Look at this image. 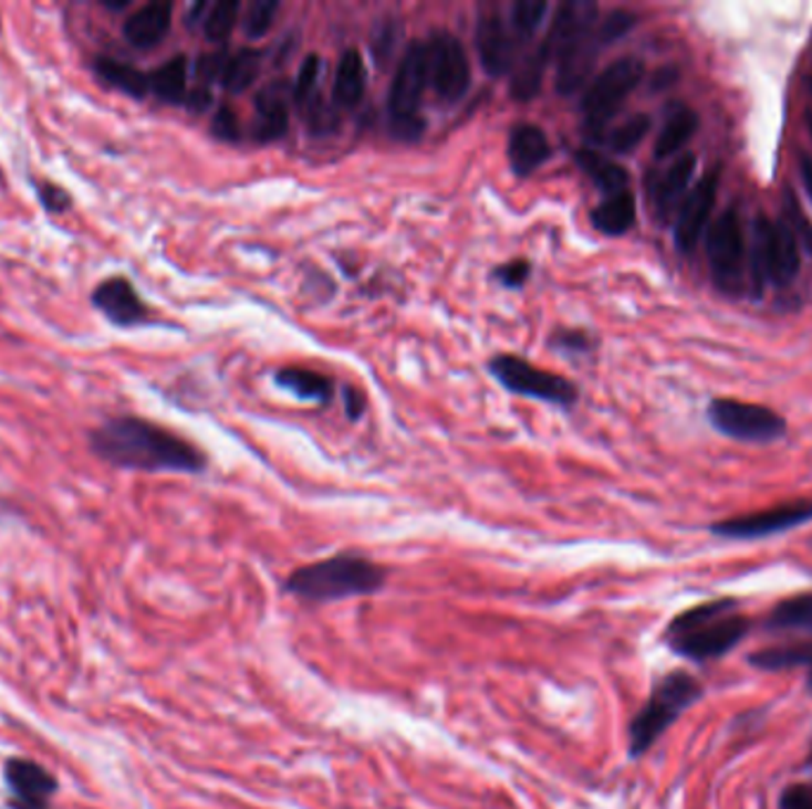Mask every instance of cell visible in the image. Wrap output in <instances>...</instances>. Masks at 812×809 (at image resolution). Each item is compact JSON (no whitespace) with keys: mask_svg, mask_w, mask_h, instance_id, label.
Wrapping results in <instances>:
<instances>
[{"mask_svg":"<svg viewBox=\"0 0 812 809\" xmlns=\"http://www.w3.org/2000/svg\"><path fill=\"white\" fill-rule=\"evenodd\" d=\"M91 449L112 465L145 473H200L207 465L198 446L136 416L105 420L91 432Z\"/></svg>","mask_w":812,"mask_h":809,"instance_id":"obj_1","label":"cell"},{"mask_svg":"<svg viewBox=\"0 0 812 809\" xmlns=\"http://www.w3.org/2000/svg\"><path fill=\"white\" fill-rule=\"evenodd\" d=\"M749 632L751 620L737 612L735 598H716L679 612L663 637L677 655L706 662L737 649Z\"/></svg>","mask_w":812,"mask_h":809,"instance_id":"obj_2","label":"cell"},{"mask_svg":"<svg viewBox=\"0 0 812 809\" xmlns=\"http://www.w3.org/2000/svg\"><path fill=\"white\" fill-rule=\"evenodd\" d=\"M387 572L383 565L360 554H335L292 570L283 589L304 603H337L356 596H373L385 589Z\"/></svg>","mask_w":812,"mask_h":809,"instance_id":"obj_3","label":"cell"},{"mask_svg":"<svg viewBox=\"0 0 812 809\" xmlns=\"http://www.w3.org/2000/svg\"><path fill=\"white\" fill-rule=\"evenodd\" d=\"M704 698V686L689 672H670L658 679L648 701L632 717L627 726V753L632 759L644 757L656 746V740Z\"/></svg>","mask_w":812,"mask_h":809,"instance_id":"obj_4","label":"cell"},{"mask_svg":"<svg viewBox=\"0 0 812 809\" xmlns=\"http://www.w3.org/2000/svg\"><path fill=\"white\" fill-rule=\"evenodd\" d=\"M801 269V245L787 221H770L758 217L753 221V240L749 254V271L753 281V295H762L768 283L777 287H789L799 276Z\"/></svg>","mask_w":812,"mask_h":809,"instance_id":"obj_5","label":"cell"},{"mask_svg":"<svg viewBox=\"0 0 812 809\" xmlns=\"http://www.w3.org/2000/svg\"><path fill=\"white\" fill-rule=\"evenodd\" d=\"M428 84V45L412 43L389 86V134L397 140L412 143L424 136L426 122L418 117V107Z\"/></svg>","mask_w":812,"mask_h":809,"instance_id":"obj_6","label":"cell"},{"mask_svg":"<svg viewBox=\"0 0 812 809\" xmlns=\"http://www.w3.org/2000/svg\"><path fill=\"white\" fill-rule=\"evenodd\" d=\"M644 78V62L621 57L601 72L582 95V115L590 132L598 136Z\"/></svg>","mask_w":812,"mask_h":809,"instance_id":"obj_7","label":"cell"},{"mask_svg":"<svg viewBox=\"0 0 812 809\" xmlns=\"http://www.w3.org/2000/svg\"><path fill=\"white\" fill-rule=\"evenodd\" d=\"M490 374L499 380V385L516 395L556 403V407H573L577 401V387L571 380L532 366L521 356H495L490 361Z\"/></svg>","mask_w":812,"mask_h":809,"instance_id":"obj_8","label":"cell"},{"mask_svg":"<svg viewBox=\"0 0 812 809\" xmlns=\"http://www.w3.org/2000/svg\"><path fill=\"white\" fill-rule=\"evenodd\" d=\"M708 262L712 281L727 295H739L746 276V242L735 209L725 212L708 231Z\"/></svg>","mask_w":812,"mask_h":809,"instance_id":"obj_9","label":"cell"},{"mask_svg":"<svg viewBox=\"0 0 812 809\" xmlns=\"http://www.w3.org/2000/svg\"><path fill=\"white\" fill-rule=\"evenodd\" d=\"M710 423L727 437L741 442H774L787 432L784 418L760 403L716 399L708 407Z\"/></svg>","mask_w":812,"mask_h":809,"instance_id":"obj_10","label":"cell"},{"mask_svg":"<svg viewBox=\"0 0 812 809\" xmlns=\"http://www.w3.org/2000/svg\"><path fill=\"white\" fill-rule=\"evenodd\" d=\"M428 45V78L443 103H459L470 88V62L461 41L449 31H433Z\"/></svg>","mask_w":812,"mask_h":809,"instance_id":"obj_11","label":"cell"},{"mask_svg":"<svg viewBox=\"0 0 812 809\" xmlns=\"http://www.w3.org/2000/svg\"><path fill=\"white\" fill-rule=\"evenodd\" d=\"M812 521V501H791V504L774 506L760 513H749L729 521L716 523L710 529L727 539H760L793 529Z\"/></svg>","mask_w":812,"mask_h":809,"instance_id":"obj_12","label":"cell"},{"mask_svg":"<svg viewBox=\"0 0 812 809\" xmlns=\"http://www.w3.org/2000/svg\"><path fill=\"white\" fill-rule=\"evenodd\" d=\"M718 200V174H708L701 181L689 190L685 202L679 204V214L675 223V245L679 252H694V248L701 240L708 219L712 214V207Z\"/></svg>","mask_w":812,"mask_h":809,"instance_id":"obj_13","label":"cell"},{"mask_svg":"<svg viewBox=\"0 0 812 809\" xmlns=\"http://www.w3.org/2000/svg\"><path fill=\"white\" fill-rule=\"evenodd\" d=\"M91 304L119 328H132L148 321V306H145V302L136 293L134 283L126 281L124 276L105 279L91 293Z\"/></svg>","mask_w":812,"mask_h":809,"instance_id":"obj_14","label":"cell"},{"mask_svg":"<svg viewBox=\"0 0 812 809\" xmlns=\"http://www.w3.org/2000/svg\"><path fill=\"white\" fill-rule=\"evenodd\" d=\"M6 781L14 792V809H48V800L58 790L55 776L24 757H12L6 765Z\"/></svg>","mask_w":812,"mask_h":809,"instance_id":"obj_15","label":"cell"},{"mask_svg":"<svg viewBox=\"0 0 812 809\" xmlns=\"http://www.w3.org/2000/svg\"><path fill=\"white\" fill-rule=\"evenodd\" d=\"M476 48L485 72L490 76H503L513 67L516 43L511 36V29L503 22V18L495 10L480 12V20L476 27Z\"/></svg>","mask_w":812,"mask_h":809,"instance_id":"obj_16","label":"cell"},{"mask_svg":"<svg viewBox=\"0 0 812 809\" xmlns=\"http://www.w3.org/2000/svg\"><path fill=\"white\" fill-rule=\"evenodd\" d=\"M290 98L292 88H288L283 81H275V84H269L257 93V124L252 136L259 143H271L285 136L290 126Z\"/></svg>","mask_w":812,"mask_h":809,"instance_id":"obj_17","label":"cell"},{"mask_svg":"<svg viewBox=\"0 0 812 809\" xmlns=\"http://www.w3.org/2000/svg\"><path fill=\"white\" fill-rule=\"evenodd\" d=\"M171 3H165V0L140 6L124 20L122 34L126 43H132L138 51H150V48L159 45L171 29Z\"/></svg>","mask_w":812,"mask_h":809,"instance_id":"obj_18","label":"cell"},{"mask_svg":"<svg viewBox=\"0 0 812 809\" xmlns=\"http://www.w3.org/2000/svg\"><path fill=\"white\" fill-rule=\"evenodd\" d=\"M551 157V143L540 126L516 124L509 136V161L518 176H530L546 165Z\"/></svg>","mask_w":812,"mask_h":809,"instance_id":"obj_19","label":"cell"},{"mask_svg":"<svg viewBox=\"0 0 812 809\" xmlns=\"http://www.w3.org/2000/svg\"><path fill=\"white\" fill-rule=\"evenodd\" d=\"M694 171H696V155L681 153L656 181L652 190V200H654L656 212L663 219H668L689 196V183L694 178Z\"/></svg>","mask_w":812,"mask_h":809,"instance_id":"obj_20","label":"cell"},{"mask_svg":"<svg viewBox=\"0 0 812 809\" xmlns=\"http://www.w3.org/2000/svg\"><path fill=\"white\" fill-rule=\"evenodd\" d=\"M698 128V115L687 107V105H670L668 107V115H665V122L660 126V134L656 138V157L658 159H665V157H673L677 155L685 145L694 138Z\"/></svg>","mask_w":812,"mask_h":809,"instance_id":"obj_21","label":"cell"},{"mask_svg":"<svg viewBox=\"0 0 812 809\" xmlns=\"http://www.w3.org/2000/svg\"><path fill=\"white\" fill-rule=\"evenodd\" d=\"M766 629L772 634H808L812 637V591L784 598L766 618Z\"/></svg>","mask_w":812,"mask_h":809,"instance_id":"obj_22","label":"cell"},{"mask_svg":"<svg viewBox=\"0 0 812 809\" xmlns=\"http://www.w3.org/2000/svg\"><path fill=\"white\" fill-rule=\"evenodd\" d=\"M366 91V64L364 55L350 48L343 53L335 70V84H333V101L340 107H354L360 105Z\"/></svg>","mask_w":812,"mask_h":809,"instance_id":"obj_23","label":"cell"},{"mask_svg":"<svg viewBox=\"0 0 812 809\" xmlns=\"http://www.w3.org/2000/svg\"><path fill=\"white\" fill-rule=\"evenodd\" d=\"M637 221V202L629 190L608 196L592 209V223L604 235H625Z\"/></svg>","mask_w":812,"mask_h":809,"instance_id":"obj_24","label":"cell"},{"mask_svg":"<svg viewBox=\"0 0 812 809\" xmlns=\"http://www.w3.org/2000/svg\"><path fill=\"white\" fill-rule=\"evenodd\" d=\"M275 385L306 401L329 403L333 399V380L310 368L285 366L281 370H275Z\"/></svg>","mask_w":812,"mask_h":809,"instance_id":"obj_25","label":"cell"},{"mask_svg":"<svg viewBox=\"0 0 812 809\" xmlns=\"http://www.w3.org/2000/svg\"><path fill=\"white\" fill-rule=\"evenodd\" d=\"M150 91L162 103L186 105L188 98V60L186 55H176L169 62L159 64L157 70L148 74Z\"/></svg>","mask_w":812,"mask_h":809,"instance_id":"obj_26","label":"cell"},{"mask_svg":"<svg viewBox=\"0 0 812 809\" xmlns=\"http://www.w3.org/2000/svg\"><path fill=\"white\" fill-rule=\"evenodd\" d=\"M575 161L580 165V169L606 192V196H618V192L627 190L629 174L625 167H621L618 161H613L611 157L601 155L596 150H577Z\"/></svg>","mask_w":812,"mask_h":809,"instance_id":"obj_27","label":"cell"},{"mask_svg":"<svg viewBox=\"0 0 812 809\" xmlns=\"http://www.w3.org/2000/svg\"><path fill=\"white\" fill-rule=\"evenodd\" d=\"M93 67H95V74L101 76L105 84H110L112 88H117L126 95H132V98L136 101H143L145 95L150 93L148 74L136 70L134 64L119 62L115 57H97L93 62Z\"/></svg>","mask_w":812,"mask_h":809,"instance_id":"obj_28","label":"cell"},{"mask_svg":"<svg viewBox=\"0 0 812 809\" xmlns=\"http://www.w3.org/2000/svg\"><path fill=\"white\" fill-rule=\"evenodd\" d=\"M749 662L758 670L777 672V670H789V668H812V641H795L787 645H770L751 653Z\"/></svg>","mask_w":812,"mask_h":809,"instance_id":"obj_29","label":"cell"},{"mask_svg":"<svg viewBox=\"0 0 812 809\" xmlns=\"http://www.w3.org/2000/svg\"><path fill=\"white\" fill-rule=\"evenodd\" d=\"M262 70V53L252 48H240L231 57H226V67L221 74V86L231 93L248 91Z\"/></svg>","mask_w":812,"mask_h":809,"instance_id":"obj_30","label":"cell"},{"mask_svg":"<svg viewBox=\"0 0 812 809\" xmlns=\"http://www.w3.org/2000/svg\"><path fill=\"white\" fill-rule=\"evenodd\" d=\"M551 57V51L549 45L542 41V45L534 51L523 64L521 70H518V74L513 76V84H511V93L516 101H532L534 95L540 93V86H542V76H544V70Z\"/></svg>","mask_w":812,"mask_h":809,"instance_id":"obj_31","label":"cell"},{"mask_svg":"<svg viewBox=\"0 0 812 809\" xmlns=\"http://www.w3.org/2000/svg\"><path fill=\"white\" fill-rule=\"evenodd\" d=\"M652 132V117L648 115H632L621 126H615L608 136V148L618 155L632 153L639 148V143Z\"/></svg>","mask_w":812,"mask_h":809,"instance_id":"obj_32","label":"cell"},{"mask_svg":"<svg viewBox=\"0 0 812 809\" xmlns=\"http://www.w3.org/2000/svg\"><path fill=\"white\" fill-rule=\"evenodd\" d=\"M549 12L544 0H518L511 8V29L518 39H532L538 34Z\"/></svg>","mask_w":812,"mask_h":809,"instance_id":"obj_33","label":"cell"},{"mask_svg":"<svg viewBox=\"0 0 812 809\" xmlns=\"http://www.w3.org/2000/svg\"><path fill=\"white\" fill-rule=\"evenodd\" d=\"M240 18L238 0H219L205 18V36L215 43H221L231 36V31Z\"/></svg>","mask_w":812,"mask_h":809,"instance_id":"obj_34","label":"cell"},{"mask_svg":"<svg viewBox=\"0 0 812 809\" xmlns=\"http://www.w3.org/2000/svg\"><path fill=\"white\" fill-rule=\"evenodd\" d=\"M302 112H304V122H306V128H310V134L331 136V134L337 132L340 115H337L333 105H329L326 101L321 98L319 93L302 107Z\"/></svg>","mask_w":812,"mask_h":809,"instance_id":"obj_35","label":"cell"},{"mask_svg":"<svg viewBox=\"0 0 812 809\" xmlns=\"http://www.w3.org/2000/svg\"><path fill=\"white\" fill-rule=\"evenodd\" d=\"M319 74H321V57L314 55V53L306 55L298 76H295V84H292V101H295V105L300 109L316 95Z\"/></svg>","mask_w":812,"mask_h":809,"instance_id":"obj_36","label":"cell"},{"mask_svg":"<svg viewBox=\"0 0 812 809\" xmlns=\"http://www.w3.org/2000/svg\"><path fill=\"white\" fill-rule=\"evenodd\" d=\"M784 221H787L789 229L793 231L795 240H799V245L805 248L808 252H812V223L805 217L799 200L793 198L791 190L784 192Z\"/></svg>","mask_w":812,"mask_h":809,"instance_id":"obj_37","label":"cell"},{"mask_svg":"<svg viewBox=\"0 0 812 809\" xmlns=\"http://www.w3.org/2000/svg\"><path fill=\"white\" fill-rule=\"evenodd\" d=\"M279 8L281 6L275 0H254L246 14V34L250 39H262L279 14Z\"/></svg>","mask_w":812,"mask_h":809,"instance_id":"obj_38","label":"cell"},{"mask_svg":"<svg viewBox=\"0 0 812 809\" xmlns=\"http://www.w3.org/2000/svg\"><path fill=\"white\" fill-rule=\"evenodd\" d=\"M635 22H637V18L632 12H627V10H613L608 14V18L596 27V41H598V45L604 48V45H608L613 41H618L621 36L627 34V31L632 27H635Z\"/></svg>","mask_w":812,"mask_h":809,"instance_id":"obj_39","label":"cell"},{"mask_svg":"<svg viewBox=\"0 0 812 809\" xmlns=\"http://www.w3.org/2000/svg\"><path fill=\"white\" fill-rule=\"evenodd\" d=\"M37 196L41 200V204L48 209L51 214H64L72 207V196L64 188L48 183V181H39L37 183Z\"/></svg>","mask_w":812,"mask_h":809,"instance_id":"obj_40","label":"cell"},{"mask_svg":"<svg viewBox=\"0 0 812 809\" xmlns=\"http://www.w3.org/2000/svg\"><path fill=\"white\" fill-rule=\"evenodd\" d=\"M212 134H215V138L226 140V143L240 140V122H238V115H236V112L229 105H221L215 112V117H212Z\"/></svg>","mask_w":812,"mask_h":809,"instance_id":"obj_41","label":"cell"},{"mask_svg":"<svg viewBox=\"0 0 812 809\" xmlns=\"http://www.w3.org/2000/svg\"><path fill=\"white\" fill-rule=\"evenodd\" d=\"M530 262L525 259H513L509 264H501L495 271V279L503 285V287H523L525 281L530 279Z\"/></svg>","mask_w":812,"mask_h":809,"instance_id":"obj_42","label":"cell"},{"mask_svg":"<svg viewBox=\"0 0 812 809\" xmlns=\"http://www.w3.org/2000/svg\"><path fill=\"white\" fill-rule=\"evenodd\" d=\"M551 345L563 349V351L577 354V351L592 349V337L587 333H582V330H565L563 328V330H556V335L551 337Z\"/></svg>","mask_w":812,"mask_h":809,"instance_id":"obj_43","label":"cell"},{"mask_svg":"<svg viewBox=\"0 0 812 809\" xmlns=\"http://www.w3.org/2000/svg\"><path fill=\"white\" fill-rule=\"evenodd\" d=\"M779 809H812V786L795 784L779 796Z\"/></svg>","mask_w":812,"mask_h":809,"instance_id":"obj_44","label":"cell"},{"mask_svg":"<svg viewBox=\"0 0 812 809\" xmlns=\"http://www.w3.org/2000/svg\"><path fill=\"white\" fill-rule=\"evenodd\" d=\"M226 53H215V55H205L200 57L198 62V76L202 81H221V74H223V67H226Z\"/></svg>","mask_w":812,"mask_h":809,"instance_id":"obj_45","label":"cell"},{"mask_svg":"<svg viewBox=\"0 0 812 809\" xmlns=\"http://www.w3.org/2000/svg\"><path fill=\"white\" fill-rule=\"evenodd\" d=\"M393 45H395V31H393V24L387 22L383 27V34L373 39V51H376L378 64H383L385 57H389V53H393Z\"/></svg>","mask_w":812,"mask_h":809,"instance_id":"obj_46","label":"cell"},{"mask_svg":"<svg viewBox=\"0 0 812 809\" xmlns=\"http://www.w3.org/2000/svg\"><path fill=\"white\" fill-rule=\"evenodd\" d=\"M345 411H347V416L352 418V420H360L362 416H364V411H366V399H364V395L360 392V390H356V387H345Z\"/></svg>","mask_w":812,"mask_h":809,"instance_id":"obj_47","label":"cell"},{"mask_svg":"<svg viewBox=\"0 0 812 809\" xmlns=\"http://www.w3.org/2000/svg\"><path fill=\"white\" fill-rule=\"evenodd\" d=\"M209 105H212V95H209L207 88H195V91L188 93L186 107H190L192 112H198V115H200V112H205Z\"/></svg>","mask_w":812,"mask_h":809,"instance_id":"obj_48","label":"cell"},{"mask_svg":"<svg viewBox=\"0 0 812 809\" xmlns=\"http://www.w3.org/2000/svg\"><path fill=\"white\" fill-rule=\"evenodd\" d=\"M677 70L675 67H663V70H658L656 74H654V78H652V88L654 91H660V88H670L673 84H677Z\"/></svg>","mask_w":812,"mask_h":809,"instance_id":"obj_49","label":"cell"},{"mask_svg":"<svg viewBox=\"0 0 812 809\" xmlns=\"http://www.w3.org/2000/svg\"><path fill=\"white\" fill-rule=\"evenodd\" d=\"M799 171H801V181L805 186L808 198L812 202V159L808 155H801L799 157Z\"/></svg>","mask_w":812,"mask_h":809,"instance_id":"obj_50","label":"cell"},{"mask_svg":"<svg viewBox=\"0 0 812 809\" xmlns=\"http://www.w3.org/2000/svg\"><path fill=\"white\" fill-rule=\"evenodd\" d=\"M126 6H128V0H119V3H105V8H110V10H122Z\"/></svg>","mask_w":812,"mask_h":809,"instance_id":"obj_51","label":"cell"},{"mask_svg":"<svg viewBox=\"0 0 812 809\" xmlns=\"http://www.w3.org/2000/svg\"><path fill=\"white\" fill-rule=\"evenodd\" d=\"M805 122H808V132H810V136H812V105L808 107V115H805Z\"/></svg>","mask_w":812,"mask_h":809,"instance_id":"obj_52","label":"cell"},{"mask_svg":"<svg viewBox=\"0 0 812 809\" xmlns=\"http://www.w3.org/2000/svg\"><path fill=\"white\" fill-rule=\"evenodd\" d=\"M808 689H810V693H812V668H810V674H808Z\"/></svg>","mask_w":812,"mask_h":809,"instance_id":"obj_53","label":"cell"}]
</instances>
